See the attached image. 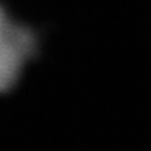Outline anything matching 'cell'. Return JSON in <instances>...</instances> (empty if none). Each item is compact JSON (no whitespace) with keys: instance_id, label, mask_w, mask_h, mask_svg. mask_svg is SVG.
Here are the masks:
<instances>
[{"instance_id":"1","label":"cell","mask_w":151,"mask_h":151,"mask_svg":"<svg viewBox=\"0 0 151 151\" xmlns=\"http://www.w3.org/2000/svg\"><path fill=\"white\" fill-rule=\"evenodd\" d=\"M35 47L37 38L32 29L13 21L0 4V93L16 84Z\"/></svg>"}]
</instances>
